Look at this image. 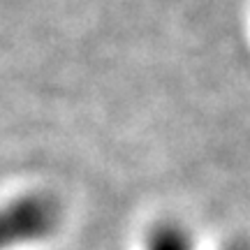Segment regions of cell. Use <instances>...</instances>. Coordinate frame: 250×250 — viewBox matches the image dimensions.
<instances>
[{
  "mask_svg": "<svg viewBox=\"0 0 250 250\" xmlns=\"http://www.w3.org/2000/svg\"><path fill=\"white\" fill-rule=\"evenodd\" d=\"M61 225V206L51 195L28 192L0 206V250L44 241Z\"/></svg>",
  "mask_w": 250,
  "mask_h": 250,
  "instance_id": "obj_1",
  "label": "cell"
},
{
  "mask_svg": "<svg viewBox=\"0 0 250 250\" xmlns=\"http://www.w3.org/2000/svg\"><path fill=\"white\" fill-rule=\"evenodd\" d=\"M146 250H195L192 236L179 223H158L146 234Z\"/></svg>",
  "mask_w": 250,
  "mask_h": 250,
  "instance_id": "obj_2",
  "label": "cell"
},
{
  "mask_svg": "<svg viewBox=\"0 0 250 250\" xmlns=\"http://www.w3.org/2000/svg\"><path fill=\"white\" fill-rule=\"evenodd\" d=\"M225 250H250L248 243H232V246H227Z\"/></svg>",
  "mask_w": 250,
  "mask_h": 250,
  "instance_id": "obj_3",
  "label": "cell"
}]
</instances>
